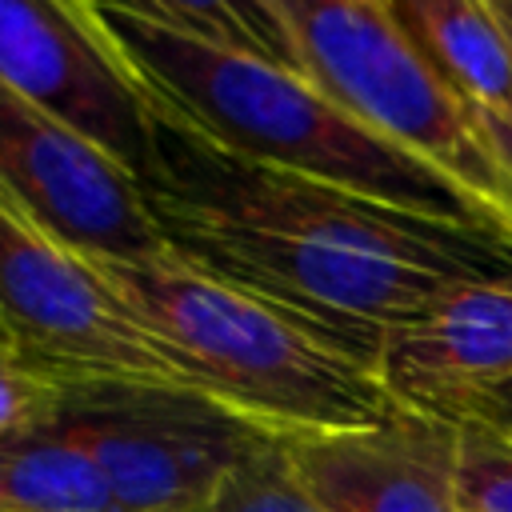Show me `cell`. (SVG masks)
<instances>
[{
	"label": "cell",
	"instance_id": "obj_19",
	"mask_svg": "<svg viewBox=\"0 0 512 512\" xmlns=\"http://www.w3.org/2000/svg\"><path fill=\"white\" fill-rule=\"evenodd\" d=\"M0 344H8V340H4V328H0ZM8 348H12V344H8Z\"/></svg>",
	"mask_w": 512,
	"mask_h": 512
},
{
	"label": "cell",
	"instance_id": "obj_18",
	"mask_svg": "<svg viewBox=\"0 0 512 512\" xmlns=\"http://www.w3.org/2000/svg\"><path fill=\"white\" fill-rule=\"evenodd\" d=\"M484 4H488L492 20H496V28H500V40H504L508 56H512V0H484Z\"/></svg>",
	"mask_w": 512,
	"mask_h": 512
},
{
	"label": "cell",
	"instance_id": "obj_4",
	"mask_svg": "<svg viewBox=\"0 0 512 512\" xmlns=\"http://www.w3.org/2000/svg\"><path fill=\"white\" fill-rule=\"evenodd\" d=\"M292 36L296 68L344 112L452 176L512 240V176L468 108L396 28L384 0H268Z\"/></svg>",
	"mask_w": 512,
	"mask_h": 512
},
{
	"label": "cell",
	"instance_id": "obj_9",
	"mask_svg": "<svg viewBox=\"0 0 512 512\" xmlns=\"http://www.w3.org/2000/svg\"><path fill=\"white\" fill-rule=\"evenodd\" d=\"M456 420L396 404L352 432L284 436L288 464L324 512H460Z\"/></svg>",
	"mask_w": 512,
	"mask_h": 512
},
{
	"label": "cell",
	"instance_id": "obj_10",
	"mask_svg": "<svg viewBox=\"0 0 512 512\" xmlns=\"http://www.w3.org/2000/svg\"><path fill=\"white\" fill-rule=\"evenodd\" d=\"M376 376L396 404L444 420L512 380V272L460 284L416 320L392 328L380 344Z\"/></svg>",
	"mask_w": 512,
	"mask_h": 512
},
{
	"label": "cell",
	"instance_id": "obj_1",
	"mask_svg": "<svg viewBox=\"0 0 512 512\" xmlns=\"http://www.w3.org/2000/svg\"><path fill=\"white\" fill-rule=\"evenodd\" d=\"M140 180L164 244L344 340L376 368L392 328L460 284L512 272V240L236 156L152 108Z\"/></svg>",
	"mask_w": 512,
	"mask_h": 512
},
{
	"label": "cell",
	"instance_id": "obj_16",
	"mask_svg": "<svg viewBox=\"0 0 512 512\" xmlns=\"http://www.w3.org/2000/svg\"><path fill=\"white\" fill-rule=\"evenodd\" d=\"M64 380L32 368L8 344H0V436L40 424L60 408Z\"/></svg>",
	"mask_w": 512,
	"mask_h": 512
},
{
	"label": "cell",
	"instance_id": "obj_7",
	"mask_svg": "<svg viewBox=\"0 0 512 512\" xmlns=\"http://www.w3.org/2000/svg\"><path fill=\"white\" fill-rule=\"evenodd\" d=\"M0 192L88 256H152L164 236L140 180L0 80Z\"/></svg>",
	"mask_w": 512,
	"mask_h": 512
},
{
	"label": "cell",
	"instance_id": "obj_11",
	"mask_svg": "<svg viewBox=\"0 0 512 512\" xmlns=\"http://www.w3.org/2000/svg\"><path fill=\"white\" fill-rule=\"evenodd\" d=\"M384 8L464 108L512 116V56L484 0H384Z\"/></svg>",
	"mask_w": 512,
	"mask_h": 512
},
{
	"label": "cell",
	"instance_id": "obj_14",
	"mask_svg": "<svg viewBox=\"0 0 512 512\" xmlns=\"http://www.w3.org/2000/svg\"><path fill=\"white\" fill-rule=\"evenodd\" d=\"M456 428L460 512H512V432L480 416H460Z\"/></svg>",
	"mask_w": 512,
	"mask_h": 512
},
{
	"label": "cell",
	"instance_id": "obj_3",
	"mask_svg": "<svg viewBox=\"0 0 512 512\" xmlns=\"http://www.w3.org/2000/svg\"><path fill=\"white\" fill-rule=\"evenodd\" d=\"M92 260L208 396L276 436L352 432L396 408L376 368L344 340L172 248Z\"/></svg>",
	"mask_w": 512,
	"mask_h": 512
},
{
	"label": "cell",
	"instance_id": "obj_13",
	"mask_svg": "<svg viewBox=\"0 0 512 512\" xmlns=\"http://www.w3.org/2000/svg\"><path fill=\"white\" fill-rule=\"evenodd\" d=\"M144 12H156L180 28L240 44L248 52H260L276 64L296 68V52H292V36L280 24L276 8L268 0H128Z\"/></svg>",
	"mask_w": 512,
	"mask_h": 512
},
{
	"label": "cell",
	"instance_id": "obj_8",
	"mask_svg": "<svg viewBox=\"0 0 512 512\" xmlns=\"http://www.w3.org/2000/svg\"><path fill=\"white\" fill-rule=\"evenodd\" d=\"M0 80L100 144L136 180L152 172V108L72 0H0Z\"/></svg>",
	"mask_w": 512,
	"mask_h": 512
},
{
	"label": "cell",
	"instance_id": "obj_15",
	"mask_svg": "<svg viewBox=\"0 0 512 512\" xmlns=\"http://www.w3.org/2000/svg\"><path fill=\"white\" fill-rule=\"evenodd\" d=\"M208 512H324V508L296 480L284 452V436H272L220 484Z\"/></svg>",
	"mask_w": 512,
	"mask_h": 512
},
{
	"label": "cell",
	"instance_id": "obj_2",
	"mask_svg": "<svg viewBox=\"0 0 512 512\" xmlns=\"http://www.w3.org/2000/svg\"><path fill=\"white\" fill-rule=\"evenodd\" d=\"M72 4L128 68L148 108L212 144L420 216L492 228L452 176L344 112L300 68L180 28L128 0Z\"/></svg>",
	"mask_w": 512,
	"mask_h": 512
},
{
	"label": "cell",
	"instance_id": "obj_12",
	"mask_svg": "<svg viewBox=\"0 0 512 512\" xmlns=\"http://www.w3.org/2000/svg\"><path fill=\"white\" fill-rule=\"evenodd\" d=\"M0 512H120L104 468L52 412L0 436Z\"/></svg>",
	"mask_w": 512,
	"mask_h": 512
},
{
	"label": "cell",
	"instance_id": "obj_6",
	"mask_svg": "<svg viewBox=\"0 0 512 512\" xmlns=\"http://www.w3.org/2000/svg\"><path fill=\"white\" fill-rule=\"evenodd\" d=\"M56 416L104 468L120 512H208L276 432L196 388L64 380Z\"/></svg>",
	"mask_w": 512,
	"mask_h": 512
},
{
	"label": "cell",
	"instance_id": "obj_17",
	"mask_svg": "<svg viewBox=\"0 0 512 512\" xmlns=\"http://www.w3.org/2000/svg\"><path fill=\"white\" fill-rule=\"evenodd\" d=\"M460 416H480V420H492V424H500L504 432H512V380H504V384L480 392ZM460 416H456V420H460Z\"/></svg>",
	"mask_w": 512,
	"mask_h": 512
},
{
	"label": "cell",
	"instance_id": "obj_5",
	"mask_svg": "<svg viewBox=\"0 0 512 512\" xmlns=\"http://www.w3.org/2000/svg\"><path fill=\"white\" fill-rule=\"evenodd\" d=\"M0 328L16 356L56 380L196 388L140 324L96 260L0 192Z\"/></svg>",
	"mask_w": 512,
	"mask_h": 512
}]
</instances>
